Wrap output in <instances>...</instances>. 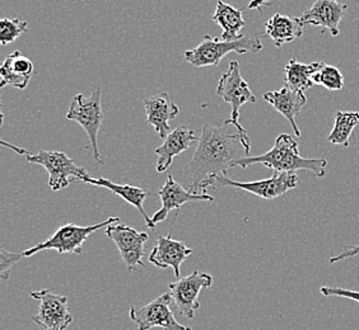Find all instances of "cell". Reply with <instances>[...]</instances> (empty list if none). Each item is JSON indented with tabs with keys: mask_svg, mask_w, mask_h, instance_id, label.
Instances as JSON below:
<instances>
[{
	"mask_svg": "<svg viewBox=\"0 0 359 330\" xmlns=\"http://www.w3.org/2000/svg\"><path fill=\"white\" fill-rule=\"evenodd\" d=\"M251 141L248 132H241L224 121L219 124L203 126L196 150L189 164L191 177L190 191L207 194L208 188H215L217 179L227 175L242 158L250 157Z\"/></svg>",
	"mask_w": 359,
	"mask_h": 330,
	"instance_id": "obj_1",
	"label": "cell"
},
{
	"mask_svg": "<svg viewBox=\"0 0 359 330\" xmlns=\"http://www.w3.org/2000/svg\"><path fill=\"white\" fill-rule=\"evenodd\" d=\"M263 164L276 172L310 171L318 178L326 175L327 160L324 158H302L298 152V141L288 134H280L269 152L257 157H246L236 163L235 166L249 168L251 165Z\"/></svg>",
	"mask_w": 359,
	"mask_h": 330,
	"instance_id": "obj_2",
	"label": "cell"
},
{
	"mask_svg": "<svg viewBox=\"0 0 359 330\" xmlns=\"http://www.w3.org/2000/svg\"><path fill=\"white\" fill-rule=\"evenodd\" d=\"M1 144L6 145L13 152L23 155L28 163L39 164L46 169L48 174V187L51 191H60L67 187H69L74 182H79L81 179L88 177L90 174L86 172L82 166H78L73 159L69 158L65 152H41L31 154V152L21 149L13 144H9L7 141H1Z\"/></svg>",
	"mask_w": 359,
	"mask_h": 330,
	"instance_id": "obj_3",
	"label": "cell"
},
{
	"mask_svg": "<svg viewBox=\"0 0 359 330\" xmlns=\"http://www.w3.org/2000/svg\"><path fill=\"white\" fill-rule=\"evenodd\" d=\"M262 48V40L254 36L243 35L236 41H223L221 38L207 35L196 48L185 51L184 57L195 68L218 66L229 52L242 55L246 52H259Z\"/></svg>",
	"mask_w": 359,
	"mask_h": 330,
	"instance_id": "obj_4",
	"label": "cell"
},
{
	"mask_svg": "<svg viewBox=\"0 0 359 330\" xmlns=\"http://www.w3.org/2000/svg\"><path fill=\"white\" fill-rule=\"evenodd\" d=\"M118 221L120 217H109L107 220L90 227H78L76 224H65L59 227L53 236L23 252V255L32 257L41 250H56L60 254H65V253L81 254L83 253L84 241L88 239L90 235L100 229L110 227Z\"/></svg>",
	"mask_w": 359,
	"mask_h": 330,
	"instance_id": "obj_5",
	"label": "cell"
},
{
	"mask_svg": "<svg viewBox=\"0 0 359 330\" xmlns=\"http://www.w3.org/2000/svg\"><path fill=\"white\" fill-rule=\"evenodd\" d=\"M67 118L76 121L83 127L90 138L93 158L98 164H104L101 152L98 149V132L101 130L104 113L101 107V88H97L88 99L83 94H76L70 102Z\"/></svg>",
	"mask_w": 359,
	"mask_h": 330,
	"instance_id": "obj_6",
	"label": "cell"
},
{
	"mask_svg": "<svg viewBox=\"0 0 359 330\" xmlns=\"http://www.w3.org/2000/svg\"><path fill=\"white\" fill-rule=\"evenodd\" d=\"M217 93L224 102L231 104L232 107L231 118L226 120V122L233 124L241 132H246L240 124V108L248 102L255 103L256 96L250 89L248 82L242 78L240 64L236 60L229 62V69L221 76L217 87Z\"/></svg>",
	"mask_w": 359,
	"mask_h": 330,
	"instance_id": "obj_7",
	"label": "cell"
},
{
	"mask_svg": "<svg viewBox=\"0 0 359 330\" xmlns=\"http://www.w3.org/2000/svg\"><path fill=\"white\" fill-rule=\"evenodd\" d=\"M29 295L40 303L39 313L32 320L42 330H67L73 323L67 296L57 295L46 289L32 291Z\"/></svg>",
	"mask_w": 359,
	"mask_h": 330,
	"instance_id": "obj_8",
	"label": "cell"
},
{
	"mask_svg": "<svg viewBox=\"0 0 359 330\" xmlns=\"http://www.w3.org/2000/svg\"><path fill=\"white\" fill-rule=\"evenodd\" d=\"M172 303L171 294H163L143 308L132 306L130 319L138 325V330H151L156 327L163 330H187V327L176 320Z\"/></svg>",
	"mask_w": 359,
	"mask_h": 330,
	"instance_id": "obj_9",
	"label": "cell"
},
{
	"mask_svg": "<svg viewBox=\"0 0 359 330\" xmlns=\"http://www.w3.org/2000/svg\"><path fill=\"white\" fill-rule=\"evenodd\" d=\"M298 186L297 174L294 172H276L269 179L255 180V182H237L222 175L217 179L215 189L222 187L237 188L246 192L252 193L257 197L265 200H274L276 197L283 196L288 191L294 189Z\"/></svg>",
	"mask_w": 359,
	"mask_h": 330,
	"instance_id": "obj_10",
	"label": "cell"
},
{
	"mask_svg": "<svg viewBox=\"0 0 359 330\" xmlns=\"http://www.w3.org/2000/svg\"><path fill=\"white\" fill-rule=\"evenodd\" d=\"M212 285V275L194 271L191 275H187L176 282L170 283L168 289L180 314L191 320L195 317V311L201 308L198 299L201 289H209Z\"/></svg>",
	"mask_w": 359,
	"mask_h": 330,
	"instance_id": "obj_11",
	"label": "cell"
},
{
	"mask_svg": "<svg viewBox=\"0 0 359 330\" xmlns=\"http://www.w3.org/2000/svg\"><path fill=\"white\" fill-rule=\"evenodd\" d=\"M106 235L116 244L128 271H137L144 266L142 259L145 254V243L149 239L147 233H139L134 227L118 224L106 227Z\"/></svg>",
	"mask_w": 359,
	"mask_h": 330,
	"instance_id": "obj_12",
	"label": "cell"
},
{
	"mask_svg": "<svg viewBox=\"0 0 359 330\" xmlns=\"http://www.w3.org/2000/svg\"><path fill=\"white\" fill-rule=\"evenodd\" d=\"M348 6L339 3L338 0H315L301 17L299 21L304 26H315L329 29L332 36H339V24L344 18Z\"/></svg>",
	"mask_w": 359,
	"mask_h": 330,
	"instance_id": "obj_13",
	"label": "cell"
},
{
	"mask_svg": "<svg viewBox=\"0 0 359 330\" xmlns=\"http://www.w3.org/2000/svg\"><path fill=\"white\" fill-rule=\"evenodd\" d=\"M159 199L162 206L157 213L153 215L152 222L156 227L158 222L166 220L168 213L172 210L184 206L187 202H196V201H215L210 194H198V193L187 191L184 187L179 185L171 174H168L166 183L159 189Z\"/></svg>",
	"mask_w": 359,
	"mask_h": 330,
	"instance_id": "obj_14",
	"label": "cell"
},
{
	"mask_svg": "<svg viewBox=\"0 0 359 330\" xmlns=\"http://www.w3.org/2000/svg\"><path fill=\"white\" fill-rule=\"evenodd\" d=\"M193 252L184 241L172 239L171 230L167 236H158L157 244L149 254V261L159 269L172 268L173 273L179 278L181 264Z\"/></svg>",
	"mask_w": 359,
	"mask_h": 330,
	"instance_id": "obj_15",
	"label": "cell"
},
{
	"mask_svg": "<svg viewBox=\"0 0 359 330\" xmlns=\"http://www.w3.org/2000/svg\"><path fill=\"white\" fill-rule=\"evenodd\" d=\"M144 106L147 122L153 126L159 138H166L172 131L168 121L179 115V106L166 92L147 98Z\"/></svg>",
	"mask_w": 359,
	"mask_h": 330,
	"instance_id": "obj_16",
	"label": "cell"
},
{
	"mask_svg": "<svg viewBox=\"0 0 359 330\" xmlns=\"http://www.w3.org/2000/svg\"><path fill=\"white\" fill-rule=\"evenodd\" d=\"M198 141L199 138L195 136V132L187 124H181L171 131V134L165 138V143L154 150V154L158 155L157 172H166L172 164L173 158L189 150L191 145Z\"/></svg>",
	"mask_w": 359,
	"mask_h": 330,
	"instance_id": "obj_17",
	"label": "cell"
},
{
	"mask_svg": "<svg viewBox=\"0 0 359 330\" xmlns=\"http://www.w3.org/2000/svg\"><path fill=\"white\" fill-rule=\"evenodd\" d=\"M263 98L264 101H266L274 110H278L280 115H283L284 117L290 121L296 138H299L301 131L296 124V117L307 102L304 92L290 89L284 85V88L280 90L264 93Z\"/></svg>",
	"mask_w": 359,
	"mask_h": 330,
	"instance_id": "obj_18",
	"label": "cell"
},
{
	"mask_svg": "<svg viewBox=\"0 0 359 330\" xmlns=\"http://www.w3.org/2000/svg\"><path fill=\"white\" fill-rule=\"evenodd\" d=\"M34 74L35 66L31 59L22 55L21 51H14L6 57L0 68V88L11 85L17 89H26Z\"/></svg>",
	"mask_w": 359,
	"mask_h": 330,
	"instance_id": "obj_19",
	"label": "cell"
},
{
	"mask_svg": "<svg viewBox=\"0 0 359 330\" xmlns=\"http://www.w3.org/2000/svg\"><path fill=\"white\" fill-rule=\"evenodd\" d=\"M79 182L88 183L92 186L102 187V188H106L111 192L118 194V197H121L128 203H130L132 206L138 210L139 213H142V216H143L145 221V225L148 229H152V230L156 229V227L153 225L152 217H149L148 213H145L144 201L148 197V192H145L144 189H142L139 187L130 186V185H118V183H114L109 179L102 178V177L92 178L90 175H88L86 178L81 179Z\"/></svg>",
	"mask_w": 359,
	"mask_h": 330,
	"instance_id": "obj_20",
	"label": "cell"
},
{
	"mask_svg": "<svg viewBox=\"0 0 359 330\" xmlns=\"http://www.w3.org/2000/svg\"><path fill=\"white\" fill-rule=\"evenodd\" d=\"M266 35L269 36L276 46L280 48L284 43H290L299 38L304 34V24L299 18L276 13L265 23Z\"/></svg>",
	"mask_w": 359,
	"mask_h": 330,
	"instance_id": "obj_21",
	"label": "cell"
},
{
	"mask_svg": "<svg viewBox=\"0 0 359 330\" xmlns=\"http://www.w3.org/2000/svg\"><path fill=\"white\" fill-rule=\"evenodd\" d=\"M212 20L218 23L223 29L221 36L223 41H236L243 36L241 35V31L246 22L243 20V14L240 9H236L227 3L218 0Z\"/></svg>",
	"mask_w": 359,
	"mask_h": 330,
	"instance_id": "obj_22",
	"label": "cell"
},
{
	"mask_svg": "<svg viewBox=\"0 0 359 330\" xmlns=\"http://www.w3.org/2000/svg\"><path fill=\"white\" fill-rule=\"evenodd\" d=\"M324 64L323 62L302 64L296 59H290V62L284 66L285 87L299 92L310 89L315 85L313 76L323 68Z\"/></svg>",
	"mask_w": 359,
	"mask_h": 330,
	"instance_id": "obj_23",
	"label": "cell"
},
{
	"mask_svg": "<svg viewBox=\"0 0 359 330\" xmlns=\"http://www.w3.org/2000/svg\"><path fill=\"white\" fill-rule=\"evenodd\" d=\"M357 126H359V112H338L335 115V124L327 140L332 144L348 148L349 138Z\"/></svg>",
	"mask_w": 359,
	"mask_h": 330,
	"instance_id": "obj_24",
	"label": "cell"
},
{
	"mask_svg": "<svg viewBox=\"0 0 359 330\" xmlns=\"http://www.w3.org/2000/svg\"><path fill=\"white\" fill-rule=\"evenodd\" d=\"M313 82H315V85L318 84V85H323L327 90L337 92V90L343 89L344 76L337 66L324 64L323 68L313 76Z\"/></svg>",
	"mask_w": 359,
	"mask_h": 330,
	"instance_id": "obj_25",
	"label": "cell"
},
{
	"mask_svg": "<svg viewBox=\"0 0 359 330\" xmlns=\"http://www.w3.org/2000/svg\"><path fill=\"white\" fill-rule=\"evenodd\" d=\"M25 32H27V22L21 21L20 18H3L0 21V43L3 46L15 41Z\"/></svg>",
	"mask_w": 359,
	"mask_h": 330,
	"instance_id": "obj_26",
	"label": "cell"
},
{
	"mask_svg": "<svg viewBox=\"0 0 359 330\" xmlns=\"http://www.w3.org/2000/svg\"><path fill=\"white\" fill-rule=\"evenodd\" d=\"M23 257V253H12L7 252L6 249H0V277L3 280H8L11 269L13 268Z\"/></svg>",
	"mask_w": 359,
	"mask_h": 330,
	"instance_id": "obj_27",
	"label": "cell"
},
{
	"mask_svg": "<svg viewBox=\"0 0 359 330\" xmlns=\"http://www.w3.org/2000/svg\"><path fill=\"white\" fill-rule=\"evenodd\" d=\"M320 292L324 296H339V297H346V299H351V300H354V301L359 303V291H354V289L324 286V287L320 289Z\"/></svg>",
	"mask_w": 359,
	"mask_h": 330,
	"instance_id": "obj_28",
	"label": "cell"
},
{
	"mask_svg": "<svg viewBox=\"0 0 359 330\" xmlns=\"http://www.w3.org/2000/svg\"><path fill=\"white\" fill-rule=\"evenodd\" d=\"M359 255V245H353V247H344V250L340 254L335 255L330 258V263H337V261H343V259H348Z\"/></svg>",
	"mask_w": 359,
	"mask_h": 330,
	"instance_id": "obj_29",
	"label": "cell"
},
{
	"mask_svg": "<svg viewBox=\"0 0 359 330\" xmlns=\"http://www.w3.org/2000/svg\"><path fill=\"white\" fill-rule=\"evenodd\" d=\"M274 0H251L249 3V9H262L268 7Z\"/></svg>",
	"mask_w": 359,
	"mask_h": 330,
	"instance_id": "obj_30",
	"label": "cell"
},
{
	"mask_svg": "<svg viewBox=\"0 0 359 330\" xmlns=\"http://www.w3.org/2000/svg\"><path fill=\"white\" fill-rule=\"evenodd\" d=\"M187 330H191V328H189V327H187Z\"/></svg>",
	"mask_w": 359,
	"mask_h": 330,
	"instance_id": "obj_31",
	"label": "cell"
}]
</instances>
